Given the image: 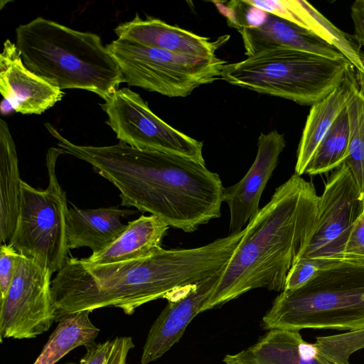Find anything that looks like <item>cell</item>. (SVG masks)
Listing matches in <instances>:
<instances>
[{
    "instance_id": "2",
    "label": "cell",
    "mask_w": 364,
    "mask_h": 364,
    "mask_svg": "<svg viewBox=\"0 0 364 364\" xmlns=\"http://www.w3.org/2000/svg\"><path fill=\"white\" fill-rule=\"evenodd\" d=\"M237 245L228 235L199 247L161 248L146 258L112 264L68 257L51 281L55 321L107 306L132 315L147 302L215 274L228 263Z\"/></svg>"
},
{
    "instance_id": "11",
    "label": "cell",
    "mask_w": 364,
    "mask_h": 364,
    "mask_svg": "<svg viewBox=\"0 0 364 364\" xmlns=\"http://www.w3.org/2000/svg\"><path fill=\"white\" fill-rule=\"evenodd\" d=\"M49 271L20 254L15 275L0 301V337L33 338L55 321Z\"/></svg>"
},
{
    "instance_id": "10",
    "label": "cell",
    "mask_w": 364,
    "mask_h": 364,
    "mask_svg": "<svg viewBox=\"0 0 364 364\" xmlns=\"http://www.w3.org/2000/svg\"><path fill=\"white\" fill-rule=\"evenodd\" d=\"M363 215L364 196L343 163L330 175L319 196L316 228L301 257L344 260L347 242Z\"/></svg>"
},
{
    "instance_id": "1",
    "label": "cell",
    "mask_w": 364,
    "mask_h": 364,
    "mask_svg": "<svg viewBox=\"0 0 364 364\" xmlns=\"http://www.w3.org/2000/svg\"><path fill=\"white\" fill-rule=\"evenodd\" d=\"M45 126L65 154L88 163L117 188L122 205L148 212L185 232L221 216L224 187L219 175L205 164L122 141L105 146L77 145L49 123Z\"/></svg>"
},
{
    "instance_id": "30",
    "label": "cell",
    "mask_w": 364,
    "mask_h": 364,
    "mask_svg": "<svg viewBox=\"0 0 364 364\" xmlns=\"http://www.w3.org/2000/svg\"><path fill=\"white\" fill-rule=\"evenodd\" d=\"M351 18L354 26V38L364 46V0L355 1L350 8Z\"/></svg>"
},
{
    "instance_id": "18",
    "label": "cell",
    "mask_w": 364,
    "mask_h": 364,
    "mask_svg": "<svg viewBox=\"0 0 364 364\" xmlns=\"http://www.w3.org/2000/svg\"><path fill=\"white\" fill-rule=\"evenodd\" d=\"M134 213V210L117 207L68 208L65 216L68 247H87L92 250V254L105 250L126 229L127 224H123L122 218Z\"/></svg>"
},
{
    "instance_id": "15",
    "label": "cell",
    "mask_w": 364,
    "mask_h": 364,
    "mask_svg": "<svg viewBox=\"0 0 364 364\" xmlns=\"http://www.w3.org/2000/svg\"><path fill=\"white\" fill-rule=\"evenodd\" d=\"M0 92L22 114H41L60 102L65 92L30 71L9 39L0 54Z\"/></svg>"
},
{
    "instance_id": "32",
    "label": "cell",
    "mask_w": 364,
    "mask_h": 364,
    "mask_svg": "<svg viewBox=\"0 0 364 364\" xmlns=\"http://www.w3.org/2000/svg\"><path fill=\"white\" fill-rule=\"evenodd\" d=\"M361 57H362V60H363V62L364 64V53H361Z\"/></svg>"
},
{
    "instance_id": "4",
    "label": "cell",
    "mask_w": 364,
    "mask_h": 364,
    "mask_svg": "<svg viewBox=\"0 0 364 364\" xmlns=\"http://www.w3.org/2000/svg\"><path fill=\"white\" fill-rule=\"evenodd\" d=\"M15 44L24 65L61 90H85L105 101L124 82L97 34L37 17L16 28Z\"/></svg>"
},
{
    "instance_id": "24",
    "label": "cell",
    "mask_w": 364,
    "mask_h": 364,
    "mask_svg": "<svg viewBox=\"0 0 364 364\" xmlns=\"http://www.w3.org/2000/svg\"><path fill=\"white\" fill-rule=\"evenodd\" d=\"M348 146L349 122L346 107L318 145L305 173L316 176L336 169L344 162Z\"/></svg>"
},
{
    "instance_id": "6",
    "label": "cell",
    "mask_w": 364,
    "mask_h": 364,
    "mask_svg": "<svg viewBox=\"0 0 364 364\" xmlns=\"http://www.w3.org/2000/svg\"><path fill=\"white\" fill-rule=\"evenodd\" d=\"M353 67L346 58L275 48L226 63L221 79L259 93L313 105L340 85Z\"/></svg>"
},
{
    "instance_id": "27",
    "label": "cell",
    "mask_w": 364,
    "mask_h": 364,
    "mask_svg": "<svg viewBox=\"0 0 364 364\" xmlns=\"http://www.w3.org/2000/svg\"><path fill=\"white\" fill-rule=\"evenodd\" d=\"M343 259L364 262V215L350 235L345 247Z\"/></svg>"
},
{
    "instance_id": "3",
    "label": "cell",
    "mask_w": 364,
    "mask_h": 364,
    "mask_svg": "<svg viewBox=\"0 0 364 364\" xmlns=\"http://www.w3.org/2000/svg\"><path fill=\"white\" fill-rule=\"evenodd\" d=\"M314 184L293 174L246 226V232L223 269L200 313L255 289L282 291L287 274L316 228Z\"/></svg>"
},
{
    "instance_id": "19",
    "label": "cell",
    "mask_w": 364,
    "mask_h": 364,
    "mask_svg": "<svg viewBox=\"0 0 364 364\" xmlns=\"http://www.w3.org/2000/svg\"><path fill=\"white\" fill-rule=\"evenodd\" d=\"M169 226L159 217L141 215L129 222L122 235L107 249L85 259L95 264H106L146 258L161 247Z\"/></svg>"
},
{
    "instance_id": "9",
    "label": "cell",
    "mask_w": 364,
    "mask_h": 364,
    "mask_svg": "<svg viewBox=\"0 0 364 364\" xmlns=\"http://www.w3.org/2000/svg\"><path fill=\"white\" fill-rule=\"evenodd\" d=\"M119 141L132 147L168 152L205 164L203 142L176 129L155 114L140 95L122 87L100 105Z\"/></svg>"
},
{
    "instance_id": "23",
    "label": "cell",
    "mask_w": 364,
    "mask_h": 364,
    "mask_svg": "<svg viewBox=\"0 0 364 364\" xmlns=\"http://www.w3.org/2000/svg\"><path fill=\"white\" fill-rule=\"evenodd\" d=\"M346 110L349 122V146L343 163L364 196V74L355 70Z\"/></svg>"
},
{
    "instance_id": "14",
    "label": "cell",
    "mask_w": 364,
    "mask_h": 364,
    "mask_svg": "<svg viewBox=\"0 0 364 364\" xmlns=\"http://www.w3.org/2000/svg\"><path fill=\"white\" fill-rule=\"evenodd\" d=\"M224 267L211 277L175 290L166 296L168 302L148 333L141 364H149L160 358L180 340L189 323L200 313Z\"/></svg>"
},
{
    "instance_id": "22",
    "label": "cell",
    "mask_w": 364,
    "mask_h": 364,
    "mask_svg": "<svg viewBox=\"0 0 364 364\" xmlns=\"http://www.w3.org/2000/svg\"><path fill=\"white\" fill-rule=\"evenodd\" d=\"M85 311L63 317L53 331L41 353L33 364H55L72 350L95 343L100 329Z\"/></svg>"
},
{
    "instance_id": "31",
    "label": "cell",
    "mask_w": 364,
    "mask_h": 364,
    "mask_svg": "<svg viewBox=\"0 0 364 364\" xmlns=\"http://www.w3.org/2000/svg\"><path fill=\"white\" fill-rule=\"evenodd\" d=\"M0 109L2 115H8L15 112L12 105L4 98L1 100Z\"/></svg>"
},
{
    "instance_id": "5",
    "label": "cell",
    "mask_w": 364,
    "mask_h": 364,
    "mask_svg": "<svg viewBox=\"0 0 364 364\" xmlns=\"http://www.w3.org/2000/svg\"><path fill=\"white\" fill-rule=\"evenodd\" d=\"M262 324L269 331L364 329V262L339 261L304 286L281 291Z\"/></svg>"
},
{
    "instance_id": "21",
    "label": "cell",
    "mask_w": 364,
    "mask_h": 364,
    "mask_svg": "<svg viewBox=\"0 0 364 364\" xmlns=\"http://www.w3.org/2000/svg\"><path fill=\"white\" fill-rule=\"evenodd\" d=\"M22 180L16 147L6 121L0 119V241L8 244L18 223Z\"/></svg>"
},
{
    "instance_id": "29",
    "label": "cell",
    "mask_w": 364,
    "mask_h": 364,
    "mask_svg": "<svg viewBox=\"0 0 364 364\" xmlns=\"http://www.w3.org/2000/svg\"><path fill=\"white\" fill-rule=\"evenodd\" d=\"M112 341H106L100 343H94L86 347L87 353L81 359V364H105Z\"/></svg>"
},
{
    "instance_id": "13",
    "label": "cell",
    "mask_w": 364,
    "mask_h": 364,
    "mask_svg": "<svg viewBox=\"0 0 364 364\" xmlns=\"http://www.w3.org/2000/svg\"><path fill=\"white\" fill-rule=\"evenodd\" d=\"M286 146L284 136L276 129L261 133L255 159L236 184L224 188L223 202L229 208V235L241 232L257 216L262 192L276 168Z\"/></svg>"
},
{
    "instance_id": "7",
    "label": "cell",
    "mask_w": 364,
    "mask_h": 364,
    "mask_svg": "<svg viewBox=\"0 0 364 364\" xmlns=\"http://www.w3.org/2000/svg\"><path fill=\"white\" fill-rule=\"evenodd\" d=\"M60 148L51 147L46 154L48 186L36 189L24 181L15 232L8 243L19 254L34 260L51 275L58 272L68 257L65 191L58 183L55 166Z\"/></svg>"
},
{
    "instance_id": "28",
    "label": "cell",
    "mask_w": 364,
    "mask_h": 364,
    "mask_svg": "<svg viewBox=\"0 0 364 364\" xmlns=\"http://www.w3.org/2000/svg\"><path fill=\"white\" fill-rule=\"evenodd\" d=\"M134 347V344L131 337H116L112 341L105 364H127L128 353Z\"/></svg>"
},
{
    "instance_id": "12",
    "label": "cell",
    "mask_w": 364,
    "mask_h": 364,
    "mask_svg": "<svg viewBox=\"0 0 364 364\" xmlns=\"http://www.w3.org/2000/svg\"><path fill=\"white\" fill-rule=\"evenodd\" d=\"M362 348L354 332L318 336L306 343L299 331L272 329L250 347L223 358L225 364H350L349 358Z\"/></svg>"
},
{
    "instance_id": "26",
    "label": "cell",
    "mask_w": 364,
    "mask_h": 364,
    "mask_svg": "<svg viewBox=\"0 0 364 364\" xmlns=\"http://www.w3.org/2000/svg\"><path fill=\"white\" fill-rule=\"evenodd\" d=\"M20 254L9 244L0 248V301L6 297L14 279Z\"/></svg>"
},
{
    "instance_id": "20",
    "label": "cell",
    "mask_w": 364,
    "mask_h": 364,
    "mask_svg": "<svg viewBox=\"0 0 364 364\" xmlns=\"http://www.w3.org/2000/svg\"><path fill=\"white\" fill-rule=\"evenodd\" d=\"M355 70L353 67L340 85L323 100L311 105L297 149L295 174L301 176L305 173L318 145L346 108Z\"/></svg>"
},
{
    "instance_id": "16",
    "label": "cell",
    "mask_w": 364,
    "mask_h": 364,
    "mask_svg": "<svg viewBox=\"0 0 364 364\" xmlns=\"http://www.w3.org/2000/svg\"><path fill=\"white\" fill-rule=\"evenodd\" d=\"M114 31L118 38L198 58L216 56V50L230 38L223 36L212 41L159 18L147 16L142 19L138 13L132 20L119 24Z\"/></svg>"
},
{
    "instance_id": "8",
    "label": "cell",
    "mask_w": 364,
    "mask_h": 364,
    "mask_svg": "<svg viewBox=\"0 0 364 364\" xmlns=\"http://www.w3.org/2000/svg\"><path fill=\"white\" fill-rule=\"evenodd\" d=\"M124 81L169 97H185L197 87L221 79L225 60L198 58L117 38L107 45Z\"/></svg>"
},
{
    "instance_id": "25",
    "label": "cell",
    "mask_w": 364,
    "mask_h": 364,
    "mask_svg": "<svg viewBox=\"0 0 364 364\" xmlns=\"http://www.w3.org/2000/svg\"><path fill=\"white\" fill-rule=\"evenodd\" d=\"M342 260L319 258H299L289 270L284 290L298 289L318 274L323 269Z\"/></svg>"
},
{
    "instance_id": "17",
    "label": "cell",
    "mask_w": 364,
    "mask_h": 364,
    "mask_svg": "<svg viewBox=\"0 0 364 364\" xmlns=\"http://www.w3.org/2000/svg\"><path fill=\"white\" fill-rule=\"evenodd\" d=\"M238 31L247 57L268 50L289 48L331 59L346 58L336 47L313 32L272 14H267L259 26Z\"/></svg>"
}]
</instances>
